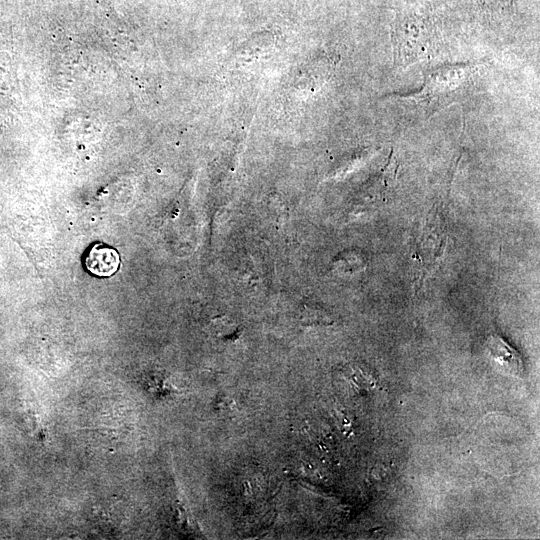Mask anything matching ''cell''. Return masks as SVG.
Masks as SVG:
<instances>
[{"mask_svg": "<svg viewBox=\"0 0 540 540\" xmlns=\"http://www.w3.org/2000/svg\"><path fill=\"white\" fill-rule=\"evenodd\" d=\"M435 36L429 17L415 12H399L391 29L395 65L407 66L430 56Z\"/></svg>", "mask_w": 540, "mask_h": 540, "instance_id": "6da1fadb", "label": "cell"}, {"mask_svg": "<svg viewBox=\"0 0 540 540\" xmlns=\"http://www.w3.org/2000/svg\"><path fill=\"white\" fill-rule=\"evenodd\" d=\"M472 66H452L441 68L431 72L425 80V85L421 91V99L436 100L448 99L457 90L464 89L471 77Z\"/></svg>", "mask_w": 540, "mask_h": 540, "instance_id": "7a4b0ae2", "label": "cell"}, {"mask_svg": "<svg viewBox=\"0 0 540 540\" xmlns=\"http://www.w3.org/2000/svg\"><path fill=\"white\" fill-rule=\"evenodd\" d=\"M85 265L97 276H110L118 269L119 254L109 246L95 244L86 254Z\"/></svg>", "mask_w": 540, "mask_h": 540, "instance_id": "3957f363", "label": "cell"}, {"mask_svg": "<svg viewBox=\"0 0 540 540\" xmlns=\"http://www.w3.org/2000/svg\"><path fill=\"white\" fill-rule=\"evenodd\" d=\"M491 356L514 373H521L523 361L521 355L498 335H492L486 344Z\"/></svg>", "mask_w": 540, "mask_h": 540, "instance_id": "277c9868", "label": "cell"}, {"mask_svg": "<svg viewBox=\"0 0 540 540\" xmlns=\"http://www.w3.org/2000/svg\"><path fill=\"white\" fill-rule=\"evenodd\" d=\"M486 6L491 8H505L511 6L514 0H483Z\"/></svg>", "mask_w": 540, "mask_h": 540, "instance_id": "5b68a950", "label": "cell"}, {"mask_svg": "<svg viewBox=\"0 0 540 540\" xmlns=\"http://www.w3.org/2000/svg\"><path fill=\"white\" fill-rule=\"evenodd\" d=\"M244 3H252V4H257V3H260V2H263L264 0H242Z\"/></svg>", "mask_w": 540, "mask_h": 540, "instance_id": "8992f818", "label": "cell"}]
</instances>
